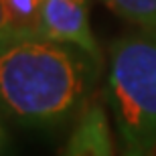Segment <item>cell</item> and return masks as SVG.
Here are the masks:
<instances>
[{"label":"cell","mask_w":156,"mask_h":156,"mask_svg":"<svg viewBox=\"0 0 156 156\" xmlns=\"http://www.w3.org/2000/svg\"><path fill=\"white\" fill-rule=\"evenodd\" d=\"M104 59L71 43L43 37L2 41L0 91L4 108L20 124L57 128L93 101Z\"/></svg>","instance_id":"cell-1"},{"label":"cell","mask_w":156,"mask_h":156,"mask_svg":"<svg viewBox=\"0 0 156 156\" xmlns=\"http://www.w3.org/2000/svg\"><path fill=\"white\" fill-rule=\"evenodd\" d=\"M104 98L120 156H156V35L142 30L112 43Z\"/></svg>","instance_id":"cell-2"},{"label":"cell","mask_w":156,"mask_h":156,"mask_svg":"<svg viewBox=\"0 0 156 156\" xmlns=\"http://www.w3.org/2000/svg\"><path fill=\"white\" fill-rule=\"evenodd\" d=\"M41 37L77 45L93 57L104 59L89 27V0H45Z\"/></svg>","instance_id":"cell-3"},{"label":"cell","mask_w":156,"mask_h":156,"mask_svg":"<svg viewBox=\"0 0 156 156\" xmlns=\"http://www.w3.org/2000/svg\"><path fill=\"white\" fill-rule=\"evenodd\" d=\"M61 156H114L110 124L99 101H91L69 136Z\"/></svg>","instance_id":"cell-4"},{"label":"cell","mask_w":156,"mask_h":156,"mask_svg":"<svg viewBox=\"0 0 156 156\" xmlns=\"http://www.w3.org/2000/svg\"><path fill=\"white\" fill-rule=\"evenodd\" d=\"M45 0H0L2 41L41 37V14Z\"/></svg>","instance_id":"cell-5"},{"label":"cell","mask_w":156,"mask_h":156,"mask_svg":"<svg viewBox=\"0 0 156 156\" xmlns=\"http://www.w3.org/2000/svg\"><path fill=\"white\" fill-rule=\"evenodd\" d=\"M112 10L142 30L156 35V0H104Z\"/></svg>","instance_id":"cell-6"}]
</instances>
